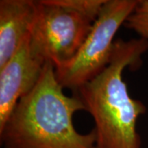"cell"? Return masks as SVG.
<instances>
[{"label":"cell","instance_id":"obj_6","mask_svg":"<svg viewBox=\"0 0 148 148\" xmlns=\"http://www.w3.org/2000/svg\"><path fill=\"white\" fill-rule=\"evenodd\" d=\"M37 8L38 2L34 0L0 1V68L30 34Z\"/></svg>","mask_w":148,"mask_h":148},{"label":"cell","instance_id":"obj_8","mask_svg":"<svg viewBox=\"0 0 148 148\" xmlns=\"http://www.w3.org/2000/svg\"><path fill=\"white\" fill-rule=\"evenodd\" d=\"M53 2L89 18L94 22L107 0H53Z\"/></svg>","mask_w":148,"mask_h":148},{"label":"cell","instance_id":"obj_4","mask_svg":"<svg viewBox=\"0 0 148 148\" xmlns=\"http://www.w3.org/2000/svg\"><path fill=\"white\" fill-rule=\"evenodd\" d=\"M37 2L36 15L29 34L30 45L45 62L60 69L73 59L94 22L53 0Z\"/></svg>","mask_w":148,"mask_h":148},{"label":"cell","instance_id":"obj_3","mask_svg":"<svg viewBox=\"0 0 148 148\" xmlns=\"http://www.w3.org/2000/svg\"><path fill=\"white\" fill-rule=\"evenodd\" d=\"M138 0H107L79 51L67 65L55 69L58 83L75 93L110 64L117 32L134 10Z\"/></svg>","mask_w":148,"mask_h":148},{"label":"cell","instance_id":"obj_2","mask_svg":"<svg viewBox=\"0 0 148 148\" xmlns=\"http://www.w3.org/2000/svg\"><path fill=\"white\" fill-rule=\"evenodd\" d=\"M148 50L143 38L114 41L110 64L94 79L75 93L84 104L95 123V148H141L142 138L137 122L147 107L133 99L123 78L125 69H136Z\"/></svg>","mask_w":148,"mask_h":148},{"label":"cell","instance_id":"obj_1","mask_svg":"<svg viewBox=\"0 0 148 148\" xmlns=\"http://www.w3.org/2000/svg\"><path fill=\"white\" fill-rule=\"evenodd\" d=\"M86 110L78 95L69 96L58 83L55 68L46 62L36 86L23 96L0 128L2 148H95V133L82 134L73 118Z\"/></svg>","mask_w":148,"mask_h":148},{"label":"cell","instance_id":"obj_5","mask_svg":"<svg viewBox=\"0 0 148 148\" xmlns=\"http://www.w3.org/2000/svg\"><path fill=\"white\" fill-rule=\"evenodd\" d=\"M45 64L32 50L28 35L14 55L0 68V128L18 101L36 86Z\"/></svg>","mask_w":148,"mask_h":148},{"label":"cell","instance_id":"obj_7","mask_svg":"<svg viewBox=\"0 0 148 148\" xmlns=\"http://www.w3.org/2000/svg\"><path fill=\"white\" fill-rule=\"evenodd\" d=\"M123 25L148 41V0H138L134 10Z\"/></svg>","mask_w":148,"mask_h":148}]
</instances>
